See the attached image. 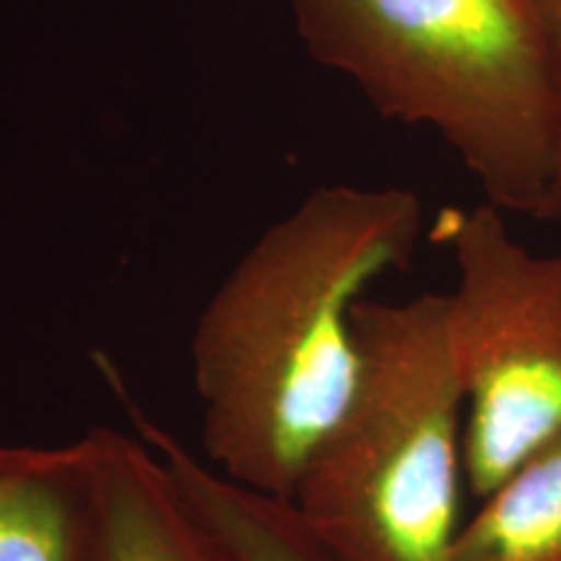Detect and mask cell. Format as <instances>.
<instances>
[{
  "label": "cell",
  "instance_id": "obj_5",
  "mask_svg": "<svg viewBox=\"0 0 561 561\" xmlns=\"http://www.w3.org/2000/svg\"><path fill=\"white\" fill-rule=\"evenodd\" d=\"M94 455L83 561H248L138 434L89 432Z\"/></svg>",
  "mask_w": 561,
  "mask_h": 561
},
{
  "label": "cell",
  "instance_id": "obj_3",
  "mask_svg": "<svg viewBox=\"0 0 561 561\" xmlns=\"http://www.w3.org/2000/svg\"><path fill=\"white\" fill-rule=\"evenodd\" d=\"M354 322V390L289 502L333 561H442L462 523L466 481L447 294L362 299Z\"/></svg>",
  "mask_w": 561,
  "mask_h": 561
},
{
  "label": "cell",
  "instance_id": "obj_2",
  "mask_svg": "<svg viewBox=\"0 0 561 561\" xmlns=\"http://www.w3.org/2000/svg\"><path fill=\"white\" fill-rule=\"evenodd\" d=\"M310 58L380 115L432 128L486 203L536 219L561 89L530 0H289Z\"/></svg>",
  "mask_w": 561,
  "mask_h": 561
},
{
  "label": "cell",
  "instance_id": "obj_1",
  "mask_svg": "<svg viewBox=\"0 0 561 561\" xmlns=\"http://www.w3.org/2000/svg\"><path fill=\"white\" fill-rule=\"evenodd\" d=\"M421 231L413 191L322 185L250 244L191 341L214 471L291 500L359 375L356 307L375 280L409 268Z\"/></svg>",
  "mask_w": 561,
  "mask_h": 561
},
{
  "label": "cell",
  "instance_id": "obj_4",
  "mask_svg": "<svg viewBox=\"0 0 561 561\" xmlns=\"http://www.w3.org/2000/svg\"><path fill=\"white\" fill-rule=\"evenodd\" d=\"M442 237L458 268L447 339L466 396V483L483 500L561 437V255L525 248L491 203L453 210Z\"/></svg>",
  "mask_w": 561,
  "mask_h": 561
},
{
  "label": "cell",
  "instance_id": "obj_8",
  "mask_svg": "<svg viewBox=\"0 0 561 561\" xmlns=\"http://www.w3.org/2000/svg\"><path fill=\"white\" fill-rule=\"evenodd\" d=\"M442 561H561V437L479 500Z\"/></svg>",
  "mask_w": 561,
  "mask_h": 561
},
{
  "label": "cell",
  "instance_id": "obj_7",
  "mask_svg": "<svg viewBox=\"0 0 561 561\" xmlns=\"http://www.w3.org/2000/svg\"><path fill=\"white\" fill-rule=\"evenodd\" d=\"M138 437L164 458L174 479L210 523L219 528L248 561H333L331 553L312 536L289 500L261 494L224 479L219 471L201 462L170 432L151 421L128 392L121 390Z\"/></svg>",
  "mask_w": 561,
  "mask_h": 561
},
{
  "label": "cell",
  "instance_id": "obj_6",
  "mask_svg": "<svg viewBox=\"0 0 561 561\" xmlns=\"http://www.w3.org/2000/svg\"><path fill=\"white\" fill-rule=\"evenodd\" d=\"M91 439L60 447L0 445V561L87 557Z\"/></svg>",
  "mask_w": 561,
  "mask_h": 561
},
{
  "label": "cell",
  "instance_id": "obj_9",
  "mask_svg": "<svg viewBox=\"0 0 561 561\" xmlns=\"http://www.w3.org/2000/svg\"><path fill=\"white\" fill-rule=\"evenodd\" d=\"M561 89V0H530Z\"/></svg>",
  "mask_w": 561,
  "mask_h": 561
},
{
  "label": "cell",
  "instance_id": "obj_10",
  "mask_svg": "<svg viewBox=\"0 0 561 561\" xmlns=\"http://www.w3.org/2000/svg\"><path fill=\"white\" fill-rule=\"evenodd\" d=\"M536 219L561 221V133H559V144H557V157H553V172H551L549 191H546L543 206H541V210H538Z\"/></svg>",
  "mask_w": 561,
  "mask_h": 561
}]
</instances>
